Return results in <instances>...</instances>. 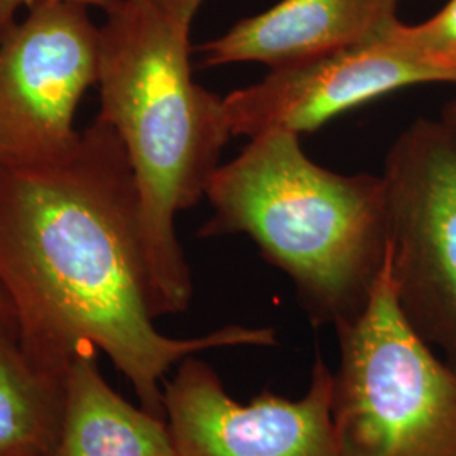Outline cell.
<instances>
[{"label":"cell","instance_id":"obj_1","mask_svg":"<svg viewBox=\"0 0 456 456\" xmlns=\"http://www.w3.org/2000/svg\"><path fill=\"white\" fill-rule=\"evenodd\" d=\"M0 286L34 365L66 377L73 355L94 345L129 379L139 406L163 419L164 377L181 360L277 343L271 328L225 326L198 338L158 331L137 181L100 117L54 163L0 166Z\"/></svg>","mask_w":456,"mask_h":456},{"label":"cell","instance_id":"obj_2","mask_svg":"<svg viewBox=\"0 0 456 456\" xmlns=\"http://www.w3.org/2000/svg\"><path fill=\"white\" fill-rule=\"evenodd\" d=\"M207 0H115L98 26V117L127 151L141 198L152 316L190 308L176 216L205 195L233 137L224 97L193 78L191 29Z\"/></svg>","mask_w":456,"mask_h":456},{"label":"cell","instance_id":"obj_3","mask_svg":"<svg viewBox=\"0 0 456 456\" xmlns=\"http://www.w3.org/2000/svg\"><path fill=\"white\" fill-rule=\"evenodd\" d=\"M301 135L269 131L220 164L198 237L244 233L293 281L314 325H343L370 301L389 254L386 181L340 175L310 159Z\"/></svg>","mask_w":456,"mask_h":456},{"label":"cell","instance_id":"obj_4","mask_svg":"<svg viewBox=\"0 0 456 456\" xmlns=\"http://www.w3.org/2000/svg\"><path fill=\"white\" fill-rule=\"evenodd\" d=\"M338 456H456V370L412 330L387 262L369 305L335 328Z\"/></svg>","mask_w":456,"mask_h":456},{"label":"cell","instance_id":"obj_5","mask_svg":"<svg viewBox=\"0 0 456 456\" xmlns=\"http://www.w3.org/2000/svg\"><path fill=\"white\" fill-rule=\"evenodd\" d=\"M382 178L389 273L412 330L456 370V134L418 118L392 144Z\"/></svg>","mask_w":456,"mask_h":456},{"label":"cell","instance_id":"obj_6","mask_svg":"<svg viewBox=\"0 0 456 456\" xmlns=\"http://www.w3.org/2000/svg\"><path fill=\"white\" fill-rule=\"evenodd\" d=\"M98 82V26L75 0H37L0 41V166L61 159L82 132L73 118Z\"/></svg>","mask_w":456,"mask_h":456},{"label":"cell","instance_id":"obj_7","mask_svg":"<svg viewBox=\"0 0 456 456\" xmlns=\"http://www.w3.org/2000/svg\"><path fill=\"white\" fill-rule=\"evenodd\" d=\"M333 384L330 367L316 359L301 399L264 391L240 404L210 365L190 355L164 380V412L176 456H338Z\"/></svg>","mask_w":456,"mask_h":456},{"label":"cell","instance_id":"obj_8","mask_svg":"<svg viewBox=\"0 0 456 456\" xmlns=\"http://www.w3.org/2000/svg\"><path fill=\"white\" fill-rule=\"evenodd\" d=\"M391 28L357 46L269 69L259 82L228 94L224 102L232 135L252 139L269 131L303 135L392 92L426 83L456 85L455 66L397 41Z\"/></svg>","mask_w":456,"mask_h":456},{"label":"cell","instance_id":"obj_9","mask_svg":"<svg viewBox=\"0 0 456 456\" xmlns=\"http://www.w3.org/2000/svg\"><path fill=\"white\" fill-rule=\"evenodd\" d=\"M399 0H279L198 46L201 66L297 65L367 43L394 26Z\"/></svg>","mask_w":456,"mask_h":456},{"label":"cell","instance_id":"obj_10","mask_svg":"<svg viewBox=\"0 0 456 456\" xmlns=\"http://www.w3.org/2000/svg\"><path fill=\"white\" fill-rule=\"evenodd\" d=\"M97 355L94 345H83L68 367L54 456H176L167 421L118 395L100 372Z\"/></svg>","mask_w":456,"mask_h":456},{"label":"cell","instance_id":"obj_11","mask_svg":"<svg viewBox=\"0 0 456 456\" xmlns=\"http://www.w3.org/2000/svg\"><path fill=\"white\" fill-rule=\"evenodd\" d=\"M66 377L34 365L17 331L0 330V456H54Z\"/></svg>","mask_w":456,"mask_h":456},{"label":"cell","instance_id":"obj_12","mask_svg":"<svg viewBox=\"0 0 456 456\" xmlns=\"http://www.w3.org/2000/svg\"><path fill=\"white\" fill-rule=\"evenodd\" d=\"M391 34L426 56L456 68V0H448L440 12L419 24H404L399 19Z\"/></svg>","mask_w":456,"mask_h":456},{"label":"cell","instance_id":"obj_13","mask_svg":"<svg viewBox=\"0 0 456 456\" xmlns=\"http://www.w3.org/2000/svg\"><path fill=\"white\" fill-rule=\"evenodd\" d=\"M37 0H0V41L17 24V14L22 7H29ZM86 4L88 7H97L100 11H107L114 5L115 0H75Z\"/></svg>","mask_w":456,"mask_h":456},{"label":"cell","instance_id":"obj_14","mask_svg":"<svg viewBox=\"0 0 456 456\" xmlns=\"http://www.w3.org/2000/svg\"><path fill=\"white\" fill-rule=\"evenodd\" d=\"M0 330L17 331L16 314H14L12 305L7 297V294L4 293L2 286H0Z\"/></svg>","mask_w":456,"mask_h":456},{"label":"cell","instance_id":"obj_15","mask_svg":"<svg viewBox=\"0 0 456 456\" xmlns=\"http://www.w3.org/2000/svg\"><path fill=\"white\" fill-rule=\"evenodd\" d=\"M440 118L456 134V97L446 103Z\"/></svg>","mask_w":456,"mask_h":456}]
</instances>
